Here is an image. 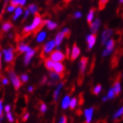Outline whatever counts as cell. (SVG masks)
<instances>
[{
    "instance_id": "cell-9",
    "label": "cell",
    "mask_w": 123,
    "mask_h": 123,
    "mask_svg": "<svg viewBox=\"0 0 123 123\" xmlns=\"http://www.w3.org/2000/svg\"><path fill=\"white\" fill-rule=\"evenodd\" d=\"M55 72H56L58 74H60L62 76V77L63 78L65 76V67L62 63L61 62H55L54 64V69Z\"/></svg>"
},
{
    "instance_id": "cell-11",
    "label": "cell",
    "mask_w": 123,
    "mask_h": 123,
    "mask_svg": "<svg viewBox=\"0 0 123 123\" xmlns=\"http://www.w3.org/2000/svg\"><path fill=\"white\" fill-rule=\"evenodd\" d=\"M96 39H97V36L96 34H90L86 37V42H87V47H88V50H91V49L93 48V46L96 43Z\"/></svg>"
},
{
    "instance_id": "cell-18",
    "label": "cell",
    "mask_w": 123,
    "mask_h": 123,
    "mask_svg": "<svg viewBox=\"0 0 123 123\" xmlns=\"http://www.w3.org/2000/svg\"><path fill=\"white\" fill-rule=\"evenodd\" d=\"M44 63H45V67H46V69L48 70H49V71L53 70V69H54V64H55L53 60H51L50 58H46Z\"/></svg>"
},
{
    "instance_id": "cell-42",
    "label": "cell",
    "mask_w": 123,
    "mask_h": 123,
    "mask_svg": "<svg viewBox=\"0 0 123 123\" xmlns=\"http://www.w3.org/2000/svg\"><path fill=\"white\" fill-rule=\"evenodd\" d=\"M0 78H1V81H2V83L4 84L5 85H8V83H9V80L6 78V77L4 76V75H1V77H0Z\"/></svg>"
},
{
    "instance_id": "cell-44",
    "label": "cell",
    "mask_w": 123,
    "mask_h": 123,
    "mask_svg": "<svg viewBox=\"0 0 123 123\" xmlns=\"http://www.w3.org/2000/svg\"><path fill=\"white\" fill-rule=\"evenodd\" d=\"M58 123H67V117L65 115H62L60 118V120H59V122Z\"/></svg>"
},
{
    "instance_id": "cell-38",
    "label": "cell",
    "mask_w": 123,
    "mask_h": 123,
    "mask_svg": "<svg viewBox=\"0 0 123 123\" xmlns=\"http://www.w3.org/2000/svg\"><path fill=\"white\" fill-rule=\"evenodd\" d=\"M94 65H95V57H93V59H92V64L90 65V68H89V70H88V75H90L91 73L93 71Z\"/></svg>"
},
{
    "instance_id": "cell-29",
    "label": "cell",
    "mask_w": 123,
    "mask_h": 123,
    "mask_svg": "<svg viewBox=\"0 0 123 123\" xmlns=\"http://www.w3.org/2000/svg\"><path fill=\"white\" fill-rule=\"evenodd\" d=\"M47 26H48V28H49V30H54V29H55L57 27V24L55 23V22H53V21H51V20H48V22H47Z\"/></svg>"
},
{
    "instance_id": "cell-21",
    "label": "cell",
    "mask_w": 123,
    "mask_h": 123,
    "mask_svg": "<svg viewBox=\"0 0 123 123\" xmlns=\"http://www.w3.org/2000/svg\"><path fill=\"white\" fill-rule=\"evenodd\" d=\"M114 47H115V41L113 40V39H111V40H109V41L106 42V49L108 51L111 52L112 53V51L113 50V49H114Z\"/></svg>"
},
{
    "instance_id": "cell-40",
    "label": "cell",
    "mask_w": 123,
    "mask_h": 123,
    "mask_svg": "<svg viewBox=\"0 0 123 123\" xmlns=\"http://www.w3.org/2000/svg\"><path fill=\"white\" fill-rule=\"evenodd\" d=\"M20 80H21V82L23 83H26L28 81V75L27 74H22L21 75V77H20Z\"/></svg>"
},
{
    "instance_id": "cell-46",
    "label": "cell",
    "mask_w": 123,
    "mask_h": 123,
    "mask_svg": "<svg viewBox=\"0 0 123 123\" xmlns=\"http://www.w3.org/2000/svg\"><path fill=\"white\" fill-rule=\"evenodd\" d=\"M82 17V13L80 12H76L74 13V18H80Z\"/></svg>"
},
{
    "instance_id": "cell-23",
    "label": "cell",
    "mask_w": 123,
    "mask_h": 123,
    "mask_svg": "<svg viewBox=\"0 0 123 123\" xmlns=\"http://www.w3.org/2000/svg\"><path fill=\"white\" fill-rule=\"evenodd\" d=\"M69 96H70V95H69V94L66 95V96L64 97L63 99H62V109H66L69 105V102H70Z\"/></svg>"
},
{
    "instance_id": "cell-30",
    "label": "cell",
    "mask_w": 123,
    "mask_h": 123,
    "mask_svg": "<svg viewBox=\"0 0 123 123\" xmlns=\"http://www.w3.org/2000/svg\"><path fill=\"white\" fill-rule=\"evenodd\" d=\"M122 35H123V29L117 30L115 33V40L117 41H121V38H122Z\"/></svg>"
},
{
    "instance_id": "cell-54",
    "label": "cell",
    "mask_w": 123,
    "mask_h": 123,
    "mask_svg": "<svg viewBox=\"0 0 123 123\" xmlns=\"http://www.w3.org/2000/svg\"><path fill=\"white\" fill-rule=\"evenodd\" d=\"M70 1H72V0H63V3L65 4V5H68Z\"/></svg>"
},
{
    "instance_id": "cell-22",
    "label": "cell",
    "mask_w": 123,
    "mask_h": 123,
    "mask_svg": "<svg viewBox=\"0 0 123 123\" xmlns=\"http://www.w3.org/2000/svg\"><path fill=\"white\" fill-rule=\"evenodd\" d=\"M95 11H96V8L92 7V9L90 10L89 13H88L87 15V23L89 25L92 23V19H93V17H94V14H95Z\"/></svg>"
},
{
    "instance_id": "cell-52",
    "label": "cell",
    "mask_w": 123,
    "mask_h": 123,
    "mask_svg": "<svg viewBox=\"0 0 123 123\" xmlns=\"http://www.w3.org/2000/svg\"><path fill=\"white\" fill-rule=\"evenodd\" d=\"M26 0H19V5L23 6V5L26 4Z\"/></svg>"
},
{
    "instance_id": "cell-26",
    "label": "cell",
    "mask_w": 123,
    "mask_h": 123,
    "mask_svg": "<svg viewBox=\"0 0 123 123\" xmlns=\"http://www.w3.org/2000/svg\"><path fill=\"white\" fill-rule=\"evenodd\" d=\"M101 90H102V86L100 85H97L96 86H95L94 88H92V93L93 95H98L101 92Z\"/></svg>"
},
{
    "instance_id": "cell-28",
    "label": "cell",
    "mask_w": 123,
    "mask_h": 123,
    "mask_svg": "<svg viewBox=\"0 0 123 123\" xmlns=\"http://www.w3.org/2000/svg\"><path fill=\"white\" fill-rule=\"evenodd\" d=\"M78 104L77 103V98H73L71 100H70V102H69V108H70V110H74L75 107L77 106V105Z\"/></svg>"
},
{
    "instance_id": "cell-34",
    "label": "cell",
    "mask_w": 123,
    "mask_h": 123,
    "mask_svg": "<svg viewBox=\"0 0 123 123\" xmlns=\"http://www.w3.org/2000/svg\"><path fill=\"white\" fill-rule=\"evenodd\" d=\"M115 92H114V90H113V88H111L110 90L108 91V93H107V98L108 99H112L113 98L115 97Z\"/></svg>"
},
{
    "instance_id": "cell-13",
    "label": "cell",
    "mask_w": 123,
    "mask_h": 123,
    "mask_svg": "<svg viewBox=\"0 0 123 123\" xmlns=\"http://www.w3.org/2000/svg\"><path fill=\"white\" fill-rule=\"evenodd\" d=\"M113 121L115 123H118V122H120V121H123V106L120 108V109L113 114Z\"/></svg>"
},
{
    "instance_id": "cell-51",
    "label": "cell",
    "mask_w": 123,
    "mask_h": 123,
    "mask_svg": "<svg viewBox=\"0 0 123 123\" xmlns=\"http://www.w3.org/2000/svg\"><path fill=\"white\" fill-rule=\"evenodd\" d=\"M97 123H107V121L105 119H102V120H99L98 121H97Z\"/></svg>"
},
{
    "instance_id": "cell-56",
    "label": "cell",
    "mask_w": 123,
    "mask_h": 123,
    "mask_svg": "<svg viewBox=\"0 0 123 123\" xmlns=\"http://www.w3.org/2000/svg\"><path fill=\"white\" fill-rule=\"evenodd\" d=\"M0 69H1V52H0Z\"/></svg>"
},
{
    "instance_id": "cell-19",
    "label": "cell",
    "mask_w": 123,
    "mask_h": 123,
    "mask_svg": "<svg viewBox=\"0 0 123 123\" xmlns=\"http://www.w3.org/2000/svg\"><path fill=\"white\" fill-rule=\"evenodd\" d=\"M64 37H65V35H64L63 32H59V33L56 34L55 41V45H56L57 47H59L60 45H61L62 41V40H63Z\"/></svg>"
},
{
    "instance_id": "cell-7",
    "label": "cell",
    "mask_w": 123,
    "mask_h": 123,
    "mask_svg": "<svg viewBox=\"0 0 123 123\" xmlns=\"http://www.w3.org/2000/svg\"><path fill=\"white\" fill-rule=\"evenodd\" d=\"M113 30L109 28H105V30L103 31L102 33V36H101V44L102 45H105L106 44V42L108 41L109 38H110L112 34H113Z\"/></svg>"
},
{
    "instance_id": "cell-57",
    "label": "cell",
    "mask_w": 123,
    "mask_h": 123,
    "mask_svg": "<svg viewBox=\"0 0 123 123\" xmlns=\"http://www.w3.org/2000/svg\"><path fill=\"white\" fill-rule=\"evenodd\" d=\"M120 4H123V0H120Z\"/></svg>"
},
{
    "instance_id": "cell-27",
    "label": "cell",
    "mask_w": 123,
    "mask_h": 123,
    "mask_svg": "<svg viewBox=\"0 0 123 123\" xmlns=\"http://www.w3.org/2000/svg\"><path fill=\"white\" fill-rule=\"evenodd\" d=\"M109 0H99V2H98V10L99 11H102L105 9V7L107 5V3Z\"/></svg>"
},
{
    "instance_id": "cell-36",
    "label": "cell",
    "mask_w": 123,
    "mask_h": 123,
    "mask_svg": "<svg viewBox=\"0 0 123 123\" xmlns=\"http://www.w3.org/2000/svg\"><path fill=\"white\" fill-rule=\"evenodd\" d=\"M116 13H117V15L120 16L121 18H123V5H122V4H121V5L118 7Z\"/></svg>"
},
{
    "instance_id": "cell-10",
    "label": "cell",
    "mask_w": 123,
    "mask_h": 123,
    "mask_svg": "<svg viewBox=\"0 0 123 123\" xmlns=\"http://www.w3.org/2000/svg\"><path fill=\"white\" fill-rule=\"evenodd\" d=\"M80 53V49L78 48V46L77 45V43L73 44V47H72V51H71V55H70V61L74 62L75 60L77 59V57L79 56Z\"/></svg>"
},
{
    "instance_id": "cell-35",
    "label": "cell",
    "mask_w": 123,
    "mask_h": 123,
    "mask_svg": "<svg viewBox=\"0 0 123 123\" xmlns=\"http://www.w3.org/2000/svg\"><path fill=\"white\" fill-rule=\"evenodd\" d=\"M84 102H85V98H84V93H83V92H81V93H79V95H78L77 103H78V105H82L83 104H84Z\"/></svg>"
},
{
    "instance_id": "cell-4",
    "label": "cell",
    "mask_w": 123,
    "mask_h": 123,
    "mask_svg": "<svg viewBox=\"0 0 123 123\" xmlns=\"http://www.w3.org/2000/svg\"><path fill=\"white\" fill-rule=\"evenodd\" d=\"M14 49L13 47H10L8 49H3V53L5 54V62H8L10 63L14 60V55H15V53H14Z\"/></svg>"
},
{
    "instance_id": "cell-33",
    "label": "cell",
    "mask_w": 123,
    "mask_h": 123,
    "mask_svg": "<svg viewBox=\"0 0 123 123\" xmlns=\"http://www.w3.org/2000/svg\"><path fill=\"white\" fill-rule=\"evenodd\" d=\"M46 38V33L45 32H41L39 33V35L37 36V41L38 42H42Z\"/></svg>"
},
{
    "instance_id": "cell-31",
    "label": "cell",
    "mask_w": 123,
    "mask_h": 123,
    "mask_svg": "<svg viewBox=\"0 0 123 123\" xmlns=\"http://www.w3.org/2000/svg\"><path fill=\"white\" fill-rule=\"evenodd\" d=\"M22 12H23V10H22V8L21 7L17 8V9H16V12H15V14H14V16H13V20H16V19L22 14Z\"/></svg>"
},
{
    "instance_id": "cell-16",
    "label": "cell",
    "mask_w": 123,
    "mask_h": 123,
    "mask_svg": "<svg viewBox=\"0 0 123 123\" xmlns=\"http://www.w3.org/2000/svg\"><path fill=\"white\" fill-rule=\"evenodd\" d=\"M64 85V82H61L58 85V86L56 87V89H55V91L54 92V95H53V98H54V102L56 103L57 100H58V98H59V95H60V92H61V89L62 88V86H63Z\"/></svg>"
},
{
    "instance_id": "cell-53",
    "label": "cell",
    "mask_w": 123,
    "mask_h": 123,
    "mask_svg": "<svg viewBox=\"0 0 123 123\" xmlns=\"http://www.w3.org/2000/svg\"><path fill=\"white\" fill-rule=\"evenodd\" d=\"M28 92H33V86H29V87H28Z\"/></svg>"
},
{
    "instance_id": "cell-2",
    "label": "cell",
    "mask_w": 123,
    "mask_h": 123,
    "mask_svg": "<svg viewBox=\"0 0 123 123\" xmlns=\"http://www.w3.org/2000/svg\"><path fill=\"white\" fill-rule=\"evenodd\" d=\"M88 57L83 56L79 61L78 63V67H79V74H78V77L77 79V83L78 85H82L83 82H84V78H85V71L86 69L88 64Z\"/></svg>"
},
{
    "instance_id": "cell-25",
    "label": "cell",
    "mask_w": 123,
    "mask_h": 123,
    "mask_svg": "<svg viewBox=\"0 0 123 123\" xmlns=\"http://www.w3.org/2000/svg\"><path fill=\"white\" fill-rule=\"evenodd\" d=\"M12 27H13L12 23L11 21H6V22H5V23L3 24L2 31L3 32H8V31L10 30L11 28H12Z\"/></svg>"
},
{
    "instance_id": "cell-48",
    "label": "cell",
    "mask_w": 123,
    "mask_h": 123,
    "mask_svg": "<svg viewBox=\"0 0 123 123\" xmlns=\"http://www.w3.org/2000/svg\"><path fill=\"white\" fill-rule=\"evenodd\" d=\"M3 99H0V116H3Z\"/></svg>"
},
{
    "instance_id": "cell-45",
    "label": "cell",
    "mask_w": 123,
    "mask_h": 123,
    "mask_svg": "<svg viewBox=\"0 0 123 123\" xmlns=\"http://www.w3.org/2000/svg\"><path fill=\"white\" fill-rule=\"evenodd\" d=\"M29 13H30V11H29L28 9H26V11H25V15H24V18H23V21L26 20V18L28 17Z\"/></svg>"
},
{
    "instance_id": "cell-5",
    "label": "cell",
    "mask_w": 123,
    "mask_h": 123,
    "mask_svg": "<svg viewBox=\"0 0 123 123\" xmlns=\"http://www.w3.org/2000/svg\"><path fill=\"white\" fill-rule=\"evenodd\" d=\"M65 58H66L65 54L60 50H55L50 54V59L53 60L54 62H62Z\"/></svg>"
},
{
    "instance_id": "cell-12",
    "label": "cell",
    "mask_w": 123,
    "mask_h": 123,
    "mask_svg": "<svg viewBox=\"0 0 123 123\" xmlns=\"http://www.w3.org/2000/svg\"><path fill=\"white\" fill-rule=\"evenodd\" d=\"M17 54H22V53H26V52H28L29 50H31V48L27 45V44H25V43H18V46H17Z\"/></svg>"
},
{
    "instance_id": "cell-14",
    "label": "cell",
    "mask_w": 123,
    "mask_h": 123,
    "mask_svg": "<svg viewBox=\"0 0 123 123\" xmlns=\"http://www.w3.org/2000/svg\"><path fill=\"white\" fill-rule=\"evenodd\" d=\"M100 26V19L99 18H96L94 20V22H92L90 25L91 27V32H92L93 34H96V33L98 30V27Z\"/></svg>"
},
{
    "instance_id": "cell-8",
    "label": "cell",
    "mask_w": 123,
    "mask_h": 123,
    "mask_svg": "<svg viewBox=\"0 0 123 123\" xmlns=\"http://www.w3.org/2000/svg\"><path fill=\"white\" fill-rule=\"evenodd\" d=\"M38 49H39V47L36 49H31V50H29L28 52H26V55H25V57H24V64H25L26 66L30 63L31 60H32V58H33V56H34V55H35L36 51H37Z\"/></svg>"
},
{
    "instance_id": "cell-3",
    "label": "cell",
    "mask_w": 123,
    "mask_h": 123,
    "mask_svg": "<svg viewBox=\"0 0 123 123\" xmlns=\"http://www.w3.org/2000/svg\"><path fill=\"white\" fill-rule=\"evenodd\" d=\"M55 46V41H48V42L43 46L42 49H41V53H40V58H41V60L46 59V55L53 50Z\"/></svg>"
},
{
    "instance_id": "cell-32",
    "label": "cell",
    "mask_w": 123,
    "mask_h": 123,
    "mask_svg": "<svg viewBox=\"0 0 123 123\" xmlns=\"http://www.w3.org/2000/svg\"><path fill=\"white\" fill-rule=\"evenodd\" d=\"M28 10L30 11L31 13H33V14H35V13L38 12V7H37V5H30L28 6Z\"/></svg>"
},
{
    "instance_id": "cell-15",
    "label": "cell",
    "mask_w": 123,
    "mask_h": 123,
    "mask_svg": "<svg viewBox=\"0 0 123 123\" xmlns=\"http://www.w3.org/2000/svg\"><path fill=\"white\" fill-rule=\"evenodd\" d=\"M93 111L94 108L91 107L88 108L85 111V123H91L92 118V114H93Z\"/></svg>"
},
{
    "instance_id": "cell-20",
    "label": "cell",
    "mask_w": 123,
    "mask_h": 123,
    "mask_svg": "<svg viewBox=\"0 0 123 123\" xmlns=\"http://www.w3.org/2000/svg\"><path fill=\"white\" fill-rule=\"evenodd\" d=\"M119 61H120V57H118L115 55H113L112 59H111V68L112 69H115L116 67L118 66Z\"/></svg>"
},
{
    "instance_id": "cell-43",
    "label": "cell",
    "mask_w": 123,
    "mask_h": 123,
    "mask_svg": "<svg viewBox=\"0 0 123 123\" xmlns=\"http://www.w3.org/2000/svg\"><path fill=\"white\" fill-rule=\"evenodd\" d=\"M11 5L16 7L17 5H19V0H11Z\"/></svg>"
},
{
    "instance_id": "cell-39",
    "label": "cell",
    "mask_w": 123,
    "mask_h": 123,
    "mask_svg": "<svg viewBox=\"0 0 123 123\" xmlns=\"http://www.w3.org/2000/svg\"><path fill=\"white\" fill-rule=\"evenodd\" d=\"M6 118H7V120L10 121V122H13V121H14L13 115L12 114V113H11V112H8V113H6Z\"/></svg>"
},
{
    "instance_id": "cell-49",
    "label": "cell",
    "mask_w": 123,
    "mask_h": 123,
    "mask_svg": "<svg viewBox=\"0 0 123 123\" xmlns=\"http://www.w3.org/2000/svg\"><path fill=\"white\" fill-rule=\"evenodd\" d=\"M5 113H8V112H10L11 111V105H7L5 106Z\"/></svg>"
},
{
    "instance_id": "cell-50",
    "label": "cell",
    "mask_w": 123,
    "mask_h": 123,
    "mask_svg": "<svg viewBox=\"0 0 123 123\" xmlns=\"http://www.w3.org/2000/svg\"><path fill=\"white\" fill-rule=\"evenodd\" d=\"M14 9H15V7H14V6H12V5H11V6H9V7L7 8V11L8 12H13V11H14Z\"/></svg>"
},
{
    "instance_id": "cell-17",
    "label": "cell",
    "mask_w": 123,
    "mask_h": 123,
    "mask_svg": "<svg viewBox=\"0 0 123 123\" xmlns=\"http://www.w3.org/2000/svg\"><path fill=\"white\" fill-rule=\"evenodd\" d=\"M36 108L38 109V111L40 112V114H44V113H46L47 111V105L44 102H42V101H39L38 104L36 105Z\"/></svg>"
},
{
    "instance_id": "cell-6",
    "label": "cell",
    "mask_w": 123,
    "mask_h": 123,
    "mask_svg": "<svg viewBox=\"0 0 123 123\" xmlns=\"http://www.w3.org/2000/svg\"><path fill=\"white\" fill-rule=\"evenodd\" d=\"M62 79V77L60 74L56 73V72H51L50 71V74H49V79L48 80V85H56L59 80Z\"/></svg>"
},
{
    "instance_id": "cell-55",
    "label": "cell",
    "mask_w": 123,
    "mask_h": 123,
    "mask_svg": "<svg viewBox=\"0 0 123 123\" xmlns=\"http://www.w3.org/2000/svg\"><path fill=\"white\" fill-rule=\"evenodd\" d=\"M107 99H108L107 96H105V97H104V98H102V100H103V101H104V102H105V101H106V100H107Z\"/></svg>"
},
{
    "instance_id": "cell-24",
    "label": "cell",
    "mask_w": 123,
    "mask_h": 123,
    "mask_svg": "<svg viewBox=\"0 0 123 123\" xmlns=\"http://www.w3.org/2000/svg\"><path fill=\"white\" fill-rule=\"evenodd\" d=\"M113 90H114V92H115V95L118 96L120 95L121 92V84H120V81H117V82L113 83Z\"/></svg>"
},
{
    "instance_id": "cell-47",
    "label": "cell",
    "mask_w": 123,
    "mask_h": 123,
    "mask_svg": "<svg viewBox=\"0 0 123 123\" xmlns=\"http://www.w3.org/2000/svg\"><path fill=\"white\" fill-rule=\"evenodd\" d=\"M48 80H49L48 77H47V76H44L43 78H42V80H41V85H44V84H46V83H48Z\"/></svg>"
},
{
    "instance_id": "cell-1",
    "label": "cell",
    "mask_w": 123,
    "mask_h": 123,
    "mask_svg": "<svg viewBox=\"0 0 123 123\" xmlns=\"http://www.w3.org/2000/svg\"><path fill=\"white\" fill-rule=\"evenodd\" d=\"M5 71L7 72L8 75H9V77H10L11 81L12 83L13 87L16 91L19 90V88L21 87V85L23 83H21L20 78L16 75V73L13 70V65H8L6 68H5Z\"/></svg>"
},
{
    "instance_id": "cell-41",
    "label": "cell",
    "mask_w": 123,
    "mask_h": 123,
    "mask_svg": "<svg viewBox=\"0 0 123 123\" xmlns=\"http://www.w3.org/2000/svg\"><path fill=\"white\" fill-rule=\"evenodd\" d=\"M62 32H63L64 35H65V38L69 39V36H70V30L68 29V28H64L63 30H62Z\"/></svg>"
},
{
    "instance_id": "cell-37",
    "label": "cell",
    "mask_w": 123,
    "mask_h": 123,
    "mask_svg": "<svg viewBox=\"0 0 123 123\" xmlns=\"http://www.w3.org/2000/svg\"><path fill=\"white\" fill-rule=\"evenodd\" d=\"M29 116H30L29 113L26 111V112H25V113H24L23 114L21 115V118H22V121H24V122H25V121H27V120H28V118H29Z\"/></svg>"
}]
</instances>
